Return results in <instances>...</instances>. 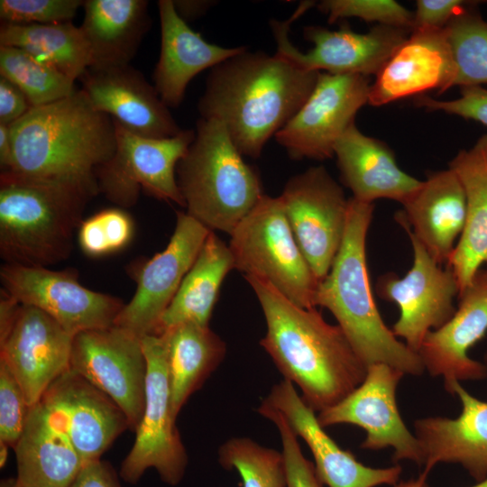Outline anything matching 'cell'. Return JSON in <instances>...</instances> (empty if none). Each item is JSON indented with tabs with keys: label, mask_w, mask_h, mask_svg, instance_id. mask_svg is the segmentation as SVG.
<instances>
[{
	"label": "cell",
	"mask_w": 487,
	"mask_h": 487,
	"mask_svg": "<svg viewBox=\"0 0 487 487\" xmlns=\"http://www.w3.org/2000/svg\"><path fill=\"white\" fill-rule=\"evenodd\" d=\"M257 411L272 421L280 433L287 473V487H323L316 473L314 464L303 455L298 436L285 418L263 402H261Z\"/></svg>",
	"instance_id": "40"
},
{
	"label": "cell",
	"mask_w": 487,
	"mask_h": 487,
	"mask_svg": "<svg viewBox=\"0 0 487 487\" xmlns=\"http://www.w3.org/2000/svg\"><path fill=\"white\" fill-rule=\"evenodd\" d=\"M218 461L226 470L238 472L243 487H287L282 452L261 446L248 437H233L218 450Z\"/></svg>",
	"instance_id": "36"
},
{
	"label": "cell",
	"mask_w": 487,
	"mask_h": 487,
	"mask_svg": "<svg viewBox=\"0 0 487 487\" xmlns=\"http://www.w3.org/2000/svg\"><path fill=\"white\" fill-rule=\"evenodd\" d=\"M280 198L295 239L321 281L343 242L348 199L324 166L291 177Z\"/></svg>",
	"instance_id": "12"
},
{
	"label": "cell",
	"mask_w": 487,
	"mask_h": 487,
	"mask_svg": "<svg viewBox=\"0 0 487 487\" xmlns=\"http://www.w3.org/2000/svg\"><path fill=\"white\" fill-rule=\"evenodd\" d=\"M474 2L461 0H418L414 14L415 28H445L456 15Z\"/></svg>",
	"instance_id": "43"
},
{
	"label": "cell",
	"mask_w": 487,
	"mask_h": 487,
	"mask_svg": "<svg viewBox=\"0 0 487 487\" xmlns=\"http://www.w3.org/2000/svg\"><path fill=\"white\" fill-rule=\"evenodd\" d=\"M70 487H123L109 463L99 460L87 463Z\"/></svg>",
	"instance_id": "45"
},
{
	"label": "cell",
	"mask_w": 487,
	"mask_h": 487,
	"mask_svg": "<svg viewBox=\"0 0 487 487\" xmlns=\"http://www.w3.org/2000/svg\"><path fill=\"white\" fill-rule=\"evenodd\" d=\"M374 205L348 198L345 231L327 275L319 282L315 304L328 309L368 367L386 363L404 374L425 369L418 354L400 342L384 323L371 288L366 238Z\"/></svg>",
	"instance_id": "4"
},
{
	"label": "cell",
	"mask_w": 487,
	"mask_h": 487,
	"mask_svg": "<svg viewBox=\"0 0 487 487\" xmlns=\"http://www.w3.org/2000/svg\"><path fill=\"white\" fill-rule=\"evenodd\" d=\"M0 280L2 289L17 302L42 310L72 335L113 326L124 306L118 298L81 285L69 269L5 263Z\"/></svg>",
	"instance_id": "13"
},
{
	"label": "cell",
	"mask_w": 487,
	"mask_h": 487,
	"mask_svg": "<svg viewBox=\"0 0 487 487\" xmlns=\"http://www.w3.org/2000/svg\"><path fill=\"white\" fill-rule=\"evenodd\" d=\"M133 235L132 218L120 208L102 210L83 220L78 229L79 246L90 257H101L122 250Z\"/></svg>",
	"instance_id": "37"
},
{
	"label": "cell",
	"mask_w": 487,
	"mask_h": 487,
	"mask_svg": "<svg viewBox=\"0 0 487 487\" xmlns=\"http://www.w3.org/2000/svg\"><path fill=\"white\" fill-rule=\"evenodd\" d=\"M0 77L16 85L32 106L60 100L76 91L74 80L14 47L0 46Z\"/></svg>",
	"instance_id": "34"
},
{
	"label": "cell",
	"mask_w": 487,
	"mask_h": 487,
	"mask_svg": "<svg viewBox=\"0 0 487 487\" xmlns=\"http://www.w3.org/2000/svg\"><path fill=\"white\" fill-rule=\"evenodd\" d=\"M0 487H21L15 478H6L1 481Z\"/></svg>",
	"instance_id": "50"
},
{
	"label": "cell",
	"mask_w": 487,
	"mask_h": 487,
	"mask_svg": "<svg viewBox=\"0 0 487 487\" xmlns=\"http://www.w3.org/2000/svg\"><path fill=\"white\" fill-rule=\"evenodd\" d=\"M32 107L24 93L16 85L0 77V124H14Z\"/></svg>",
	"instance_id": "44"
},
{
	"label": "cell",
	"mask_w": 487,
	"mask_h": 487,
	"mask_svg": "<svg viewBox=\"0 0 487 487\" xmlns=\"http://www.w3.org/2000/svg\"><path fill=\"white\" fill-rule=\"evenodd\" d=\"M482 363H483L484 369H485V377H484V379L487 380V352H486V354L484 355V360H483Z\"/></svg>",
	"instance_id": "52"
},
{
	"label": "cell",
	"mask_w": 487,
	"mask_h": 487,
	"mask_svg": "<svg viewBox=\"0 0 487 487\" xmlns=\"http://www.w3.org/2000/svg\"><path fill=\"white\" fill-rule=\"evenodd\" d=\"M13 139L9 125L0 124V167L1 171L11 169L13 163Z\"/></svg>",
	"instance_id": "47"
},
{
	"label": "cell",
	"mask_w": 487,
	"mask_h": 487,
	"mask_svg": "<svg viewBox=\"0 0 487 487\" xmlns=\"http://www.w3.org/2000/svg\"><path fill=\"white\" fill-rule=\"evenodd\" d=\"M319 73L246 48L211 69L198 109L225 124L242 155L256 159L305 104Z\"/></svg>",
	"instance_id": "1"
},
{
	"label": "cell",
	"mask_w": 487,
	"mask_h": 487,
	"mask_svg": "<svg viewBox=\"0 0 487 487\" xmlns=\"http://www.w3.org/2000/svg\"><path fill=\"white\" fill-rule=\"evenodd\" d=\"M244 279L266 321L261 346L315 412L336 404L363 381L367 366L338 325L327 323L316 308L295 305L261 279Z\"/></svg>",
	"instance_id": "2"
},
{
	"label": "cell",
	"mask_w": 487,
	"mask_h": 487,
	"mask_svg": "<svg viewBox=\"0 0 487 487\" xmlns=\"http://www.w3.org/2000/svg\"><path fill=\"white\" fill-rule=\"evenodd\" d=\"M448 168L458 176L466 198L465 226L446 263L457 279L460 295L487 264V134L461 150Z\"/></svg>",
	"instance_id": "30"
},
{
	"label": "cell",
	"mask_w": 487,
	"mask_h": 487,
	"mask_svg": "<svg viewBox=\"0 0 487 487\" xmlns=\"http://www.w3.org/2000/svg\"><path fill=\"white\" fill-rule=\"evenodd\" d=\"M369 78L320 72L312 93L297 114L275 134L276 142L295 160L323 161L368 104Z\"/></svg>",
	"instance_id": "15"
},
{
	"label": "cell",
	"mask_w": 487,
	"mask_h": 487,
	"mask_svg": "<svg viewBox=\"0 0 487 487\" xmlns=\"http://www.w3.org/2000/svg\"><path fill=\"white\" fill-rule=\"evenodd\" d=\"M167 354L173 417L205 383L226 354V345L208 326L184 323L160 333Z\"/></svg>",
	"instance_id": "31"
},
{
	"label": "cell",
	"mask_w": 487,
	"mask_h": 487,
	"mask_svg": "<svg viewBox=\"0 0 487 487\" xmlns=\"http://www.w3.org/2000/svg\"><path fill=\"white\" fill-rule=\"evenodd\" d=\"M114 121L116 147L97 174L99 191L113 203L128 207L139 191L185 207L178 186L176 168L195 138V131L182 129L175 136L148 138L133 133Z\"/></svg>",
	"instance_id": "9"
},
{
	"label": "cell",
	"mask_w": 487,
	"mask_h": 487,
	"mask_svg": "<svg viewBox=\"0 0 487 487\" xmlns=\"http://www.w3.org/2000/svg\"><path fill=\"white\" fill-rule=\"evenodd\" d=\"M447 391L461 402L458 417H428L414 422L422 465L430 472L440 463L459 464L481 482L487 477V401L473 397L459 381Z\"/></svg>",
	"instance_id": "24"
},
{
	"label": "cell",
	"mask_w": 487,
	"mask_h": 487,
	"mask_svg": "<svg viewBox=\"0 0 487 487\" xmlns=\"http://www.w3.org/2000/svg\"><path fill=\"white\" fill-rule=\"evenodd\" d=\"M79 79L93 107L133 133L162 139L182 131L154 86L131 65L87 69Z\"/></svg>",
	"instance_id": "21"
},
{
	"label": "cell",
	"mask_w": 487,
	"mask_h": 487,
	"mask_svg": "<svg viewBox=\"0 0 487 487\" xmlns=\"http://www.w3.org/2000/svg\"><path fill=\"white\" fill-rule=\"evenodd\" d=\"M0 46L19 48L72 80L90 66V51L79 28L72 22L49 24L1 23Z\"/></svg>",
	"instance_id": "33"
},
{
	"label": "cell",
	"mask_w": 487,
	"mask_h": 487,
	"mask_svg": "<svg viewBox=\"0 0 487 487\" xmlns=\"http://www.w3.org/2000/svg\"><path fill=\"white\" fill-rule=\"evenodd\" d=\"M242 156L222 122L198 119L176 177L187 213L211 231L231 234L264 196L258 171Z\"/></svg>",
	"instance_id": "6"
},
{
	"label": "cell",
	"mask_w": 487,
	"mask_h": 487,
	"mask_svg": "<svg viewBox=\"0 0 487 487\" xmlns=\"http://www.w3.org/2000/svg\"><path fill=\"white\" fill-rule=\"evenodd\" d=\"M172 2L176 13L187 23L204 15L215 3L209 0H172Z\"/></svg>",
	"instance_id": "46"
},
{
	"label": "cell",
	"mask_w": 487,
	"mask_h": 487,
	"mask_svg": "<svg viewBox=\"0 0 487 487\" xmlns=\"http://www.w3.org/2000/svg\"><path fill=\"white\" fill-rule=\"evenodd\" d=\"M8 447L9 446H7L5 443L0 442V466L1 468L5 467V465L7 455H8Z\"/></svg>",
	"instance_id": "49"
},
{
	"label": "cell",
	"mask_w": 487,
	"mask_h": 487,
	"mask_svg": "<svg viewBox=\"0 0 487 487\" xmlns=\"http://www.w3.org/2000/svg\"><path fill=\"white\" fill-rule=\"evenodd\" d=\"M415 104L430 111H443L487 125V89L481 86L461 87L460 96L454 100L420 96L415 99Z\"/></svg>",
	"instance_id": "42"
},
{
	"label": "cell",
	"mask_w": 487,
	"mask_h": 487,
	"mask_svg": "<svg viewBox=\"0 0 487 487\" xmlns=\"http://www.w3.org/2000/svg\"><path fill=\"white\" fill-rule=\"evenodd\" d=\"M161 51L153 72L154 87L170 108L183 101L190 80L247 47L226 48L207 42L176 13L172 0L158 1Z\"/></svg>",
	"instance_id": "26"
},
{
	"label": "cell",
	"mask_w": 487,
	"mask_h": 487,
	"mask_svg": "<svg viewBox=\"0 0 487 487\" xmlns=\"http://www.w3.org/2000/svg\"><path fill=\"white\" fill-rule=\"evenodd\" d=\"M334 156L343 183L361 202L385 198L402 205L422 183L398 166L385 142L363 134L354 123L336 142Z\"/></svg>",
	"instance_id": "28"
},
{
	"label": "cell",
	"mask_w": 487,
	"mask_h": 487,
	"mask_svg": "<svg viewBox=\"0 0 487 487\" xmlns=\"http://www.w3.org/2000/svg\"><path fill=\"white\" fill-rule=\"evenodd\" d=\"M14 449L21 487H70L86 464L61 421L41 400L30 407Z\"/></svg>",
	"instance_id": "27"
},
{
	"label": "cell",
	"mask_w": 487,
	"mask_h": 487,
	"mask_svg": "<svg viewBox=\"0 0 487 487\" xmlns=\"http://www.w3.org/2000/svg\"><path fill=\"white\" fill-rule=\"evenodd\" d=\"M230 236L234 269L268 282L300 308H316L320 281L295 239L280 197L264 195Z\"/></svg>",
	"instance_id": "7"
},
{
	"label": "cell",
	"mask_w": 487,
	"mask_h": 487,
	"mask_svg": "<svg viewBox=\"0 0 487 487\" xmlns=\"http://www.w3.org/2000/svg\"><path fill=\"white\" fill-rule=\"evenodd\" d=\"M313 3H302L286 21L271 19L270 22L277 44L276 53L307 70L376 76L411 33L410 30L384 24H376L365 33L344 26L332 31L309 25L304 28L303 34L313 48L303 52L290 41L289 26Z\"/></svg>",
	"instance_id": "10"
},
{
	"label": "cell",
	"mask_w": 487,
	"mask_h": 487,
	"mask_svg": "<svg viewBox=\"0 0 487 487\" xmlns=\"http://www.w3.org/2000/svg\"><path fill=\"white\" fill-rule=\"evenodd\" d=\"M91 198L69 186L1 171V258L8 264L30 267L66 260Z\"/></svg>",
	"instance_id": "5"
},
{
	"label": "cell",
	"mask_w": 487,
	"mask_h": 487,
	"mask_svg": "<svg viewBox=\"0 0 487 487\" xmlns=\"http://www.w3.org/2000/svg\"><path fill=\"white\" fill-rule=\"evenodd\" d=\"M233 269L234 262L229 245L211 231L164 312L158 334L184 323L208 326L220 287Z\"/></svg>",
	"instance_id": "32"
},
{
	"label": "cell",
	"mask_w": 487,
	"mask_h": 487,
	"mask_svg": "<svg viewBox=\"0 0 487 487\" xmlns=\"http://www.w3.org/2000/svg\"><path fill=\"white\" fill-rule=\"evenodd\" d=\"M210 232L187 212H177L167 246L142 265L136 276V291L114 325L140 337L157 335L164 312Z\"/></svg>",
	"instance_id": "17"
},
{
	"label": "cell",
	"mask_w": 487,
	"mask_h": 487,
	"mask_svg": "<svg viewBox=\"0 0 487 487\" xmlns=\"http://www.w3.org/2000/svg\"><path fill=\"white\" fill-rule=\"evenodd\" d=\"M73 338L42 310L19 305L9 331L0 338V361L17 380L30 407L69 370Z\"/></svg>",
	"instance_id": "18"
},
{
	"label": "cell",
	"mask_w": 487,
	"mask_h": 487,
	"mask_svg": "<svg viewBox=\"0 0 487 487\" xmlns=\"http://www.w3.org/2000/svg\"><path fill=\"white\" fill-rule=\"evenodd\" d=\"M458 300L453 317L427 332L418 351L425 371L442 376L446 391L455 381L485 377L483 363L468 352L487 332V268L477 271Z\"/></svg>",
	"instance_id": "20"
},
{
	"label": "cell",
	"mask_w": 487,
	"mask_h": 487,
	"mask_svg": "<svg viewBox=\"0 0 487 487\" xmlns=\"http://www.w3.org/2000/svg\"><path fill=\"white\" fill-rule=\"evenodd\" d=\"M142 345L147 361L144 411L119 476L135 484L153 468L163 482L175 486L184 477L188 455L171 410L165 343L158 334L142 336Z\"/></svg>",
	"instance_id": "8"
},
{
	"label": "cell",
	"mask_w": 487,
	"mask_h": 487,
	"mask_svg": "<svg viewBox=\"0 0 487 487\" xmlns=\"http://www.w3.org/2000/svg\"><path fill=\"white\" fill-rule=\"evenodd\" d=\"M69 369L110 397L136 431L147 377L142 337L115 325L80 332L73 338Z\"/></svg>",
	"instance_id": "11"
},
{
	"label": "cell",
	"mask_w": 487,
	"mask_h": 487,
	"mask_svg": "<svg viewBox=\"0 0 487 487\" xmlns=\"http://www.w3.org/2000/svg\"><path fill=\"white\" fill-rule=\"evenodd\" d=\"M400 225L410 240L413 264L401 278L394 272L379 277L376 292L381 299L397 304L400 317L391 330L418 354L427 332L440 327L455 314L454 299L460 289L452 270L442 268L411 231Z\"/></svg>",
	"instance_id": "14"
},
{
	"label": "cell",
	"mask_w": 487,
	"mask_h": 487,
	"mask_svg": "<svg viewBox=\"0 0 487 487\" xmlns=\"http://www.w3.org/2000/svg\"><path fill=\"white\" fill-rule=\"evenodd\" d=\"M146 0H86L79 26L89 48L88 69L130 65L151 26Z\"/></svg>",
	"instance_id": "29"
},
{
	"label": "cell",
	"mask_w": 487,
	"mask_h": 487,
	"mask_svg": "<svg viewBox=\"0 0 487 487\" xmlns=\"http://www.w3.org/2000/svg\"><path fill=\"white\" fill-rule=\"evenodd\" d=\"M40 400L61 421L85 464L99 460L129 428L120 407L70 369L52 382Z\"/></svg>",
	"instance_id": "22"
},
{
	"label": "cell",
	"mask_w": 487,
	"mask_h": 487,
	"mask_svg": "<svg viewBox=\"0 0 487 487\" xmlns=\"http://www.w3.org/2000/svg\"><path fill=\"white\" fill-rule=\"evenodd\" d=\"M24 393L17 380L0 361V442L15 446L29 413Z\"/></svg>",
	"instance_id": "41"
},
{
	"label": "cell",
	"mask_w": 487,
	"mask_h": 487,
	"mask_svg": "<svg viewBox=\"0 0 487 487\" xmlns=\"http://www.w3.org/2000/svg\"><path fill=\"white\" fill-rule=\"evenodd\" d=\"M317 8L327 15L330 23L355 17L410 31L414 26L413 12L393 0H324Z\"/></svg>",
	"instance_id": "38"
},
{
	"label": "cell",
	"mask_w": 487,
	"mask_h": 487,
	"mask_svg": "<svg viewBox=\"0 0 487 487\" xmlns=\"http://www.w3.org/2000/svg\"><path fill=\"white\" fill-rule=\"evenodd\" d=\"M429 472L424 470L423 473L417 478L411 479L395 484L393 487H423L427 482V477Z\"/></svg>",
	"instance_id": "48"
},
{
	"label": "cell",
	"mask_w": 487,
	"mask_h": 487,
	"mask_svg": "<svg viewBox=\"0 0 487 487\" xmlns=\"http://www.w3.org/2000/svg\"><path fill=\"white\" fill-rule=\"evenodd\" d=\"M455 72L444 28H415L376 75L368 104L381 106L431 89L446 91Z\"/></svg>",
	"instance_id": "23"
},
{
	"label": "cell",
	"mask_w": 487,
	"mask_h": 487,
	"mask_svg": "<svg viewBox=\"0 0 487 487\" xmlns=\"http://www.w3.org/2000/svg\"><path fill=\"white\" fill-rule=\"evenodd\" d=\"M476 4L444 28L456 69L453 87L487 84V22L475 9Z\"/></svg>",
	"instance_id": "35"
},
{
	"label": "cell",
	"mask_w": 487,
	"mask_h": 487,
	"mask_svg": "<svg viewBox=\"0 0 487 487\" xmlns=\"http://www.w3.org/2000/svg\"><path fill=\"white\" fill-rule=\"evenodd\" d=\"M423 487H430L429 485H427V483L426 482ZM472 487H487V477L485 479H483L482 481L481 482H478L477 484L472 486Z\"/></svg>",
	"instance_id": "51"
},
{
	"label": "cell",
	"mask_w": 487,
	"mask_h": 487,
	"mask_svg": "<svg viewBox=\"0 0 487 487\" xmlns=\"http://www.w3.org/2000/svg\"><path fill=\"white\" fill-rule=\"evenodd\" d=\"M278 410L299 437L311 451L316 473L328 487H376L397 484L401 466L369 467L342 449L318 423L315 411L299 395L293 383L287 380L275 384L262 400Z\"/></svg>",
	"instance_id": "19"
},
{
	"label": "cell",
	"mask_w": 487,
	"mask_h": 487,
	"mask_svg": "<svg viewBox=\"0 0 487 487\" xmlns=\"http://www.w3.org/2000/svg\"><path fill=\"white\" fill-rule=\"evenodd\" d=\"M395 220L406 225L429 255L446 264L466 222L464 187L450 168L433 171L402 204Z\"/></svg>",
	"instance_id": "25"
},
{
	"label": "cell",
	"mask_w": 487,
	"mask_h": 487,
	"mask_svg": "<svg viewBox=\"0 0 487 487\" xmlns=\"http://www.w3.org/2000/svg\"><path fill=\"white\" fill-rule=\"evenodd\" d=\"M404 375L386 363L369 365L363 381L356 389L318 412V423L323 427L339 424L360 427L366 433L362 448L392 447L394 462L409 460L422 465L418 441L406 427L397 405V386Z\"/></svg>",
	"instance_id": "16"
},
{
	"label": "cell",
	"mask_w": 487,
	"mask_h": 487,
	"mask_svg": "<svg viewBox=\"0 0 487 487\" xmlns=\"http://www.w3.org/2000/svg\"><path fill=\"white\" fill-rule=\"evenodd\" d=\"M10 129L14 154L6 171L69 186L91 198L100 192L97 174L115 153V128L81 89L32 106Z\"/></svg>",
	"instance_id": "3"
},
{
	"label": "cell",
	"mask_w": 487,
	"mask_h": 487,
	"mask_svg": "<svg viewBox=\"0 0 487 487\" xmlns=\"http://www.w3.org/2000/svg\"><path fill=\"white\" fill-rule=\"evenodd\" d=\"M82 0H1L3 23L49 24L71 22Z\"/></svg>",
	"instance_id": "39"
}]
</instances>
